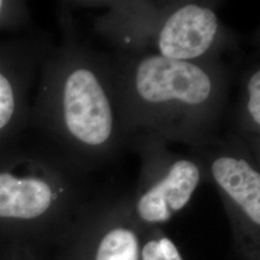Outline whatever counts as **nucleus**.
<instances>
[{"label": "nucleus", "instance_id": "obj_8", "mask_svg": "<svg viewBox=\"0 0 260 260\" xmlns=\"http://www.w3.org/2000/svg\"><path fill=\"white\" fill-rule=\"evenodd\" d=\"M238 93L233 107L229 108L226 122L232 132L260 155V64L254 58L237 73Z\"/></svg>", "mask_w": 260, "mask_h": 260}, {"label": "nucleus", "instance_id": "obj_11", "mask_svg": "<svg viewBox=\"0 0 260 260\" xmlns=\"http://www.w3.org/2000/svg\"><path fill=\"white\" fill-rule=\"evenodd\" d=\"M0 260H42L38 254L18 250H2L0 251Z\"/></svg>", "mask_w": 260, "mask_h": 260}, {"label": "nucleus", "instance_id": "obj_4", "mask_svg": "<svg viewBox=\"0 0 260 260\" xmlns=\"http://www.w3.org/2000/svg\"><path fill=\"white\" fill-rule=\"evenodd\" d=\"M77 172L41 147L0 154V251L37 254L39 245L72 223L77 204Z\"/></svg>", "mask_w": 260, "mask_h": 260}, {"label": "nucleus", "instance_id": "obj_5", "mask_svg": "<svg viewBox=\"0 0 260 260\" xmlns=\"http://www.w3.org/2000/svg\"><path fill=\"white\" fill-rule=\"evenodd\" d=\"M128 149L142 163L135 213L145 223H166L191 201L206 172L204 162L192 151H174L166 141L150 134L133 135Z\"/></svg>", "mask_w": 260, "mask_h": 260}, {"label": "nucleus", "instance_id": "obj_2", "mask_svg": "<svg viewBox=\"0 0 260 260\" xmlns=\"http://www.w3.org/2000/svg\"><path fill=\"white\" fill-rule=\"evenodd\" d=\"M131 137L150 134L190 149L220 137L235 66L183 62L149 53H110ZM131 139V138H130Z\"/></svg>", "mask_w": 260, "mask_h": 260}, {"label": "nucleus", "instance_id": "obj_6", "mask_svg": "<svg viewBox=\"0 0 260 260\" xmlns=\"http://www.w3.org/2000/svg\"><path fill=\"white\" fill-rule=\"evenodd\" d=\"M190 151L201 158L206 172L233 210L254 226L260 225L259 158L232 132Z\"/></svg>", "mask_w": 260, "mask_h": 260}, {"label": "nucleus", "instance_id": "obj_9", "mask_svg": "<svg viewBox=\"0 0 260 260\" xmlns=\"http://www.w3.org/2000/svg\"><path fill=\"white\" fill-rule=\"evenodd\" d=\"M136 233L118 225L106 231L96 243L90 260H141Z\"/></svg>", "mask_w": 260, "mask_h": 260}, {"label": "nucleus", "instance_id": "obj_7", "mask_svg": "<svg viewBox=\"0 0 260 260\" xmlns=\"http://www.w3.org/2000/svg\"><path fill=\"white\" fill-rule=\"evenodd\" d=\"M49 50L50 48L23 62L21 58L24 56L19 51L15 53L11 49L7 51L4 47L0 48V150L4 152L7 150V143L16 135L23 121H30L28 88L35 67L42 65Z\"/></svg>", "mask_w": 260, "mask_h": 260}, {"label": "nucleus", "instance_id": "obj_3", "mask_svg": "<svg viewBox=\"0 0 260 260\" xmlns=\"http://www.w3.org/2000/svg\"><path fill=\"white\" fill-rule=\"evenodd\" d=\"M94 30L114 53H149L183 62H216L236 36L215 5L203 1H108Z\"/></svg>", "mask_w": 260, "mask_h": 260}, {"label": "nucleus", "instance_id": "obj_1", "mask_svg": "<svg viewBox=\"0 0 260 260\" xmlns=\"http://www.w3.org/2000/svg\"><path fill=\"white\" fill-rule=\"evenodd\" d=\"M30 121L41 148L78 174L111 162L128 149L111 56L74 39L48 51L41 65Z\"/></svg>", "mask_w": 260, "mask_h": 260}, {"label": "nucleus", "instance_id": "obj_12", "mask_svg": "<svg viewBox=\"0 0 260 260\" xmlns=\"http://www.w3.org/2000/svg\"><path fill=\"white\" fill-rule=\"evenodd\" d=\"M11 3L6 1H0V24L5 20L8 19V15L10 14L9 8Z\"/></svg>", "mask_w": 260, "mask_h": 260}, {"label": "nucleus", "instance_id": "obj_10", "mask_svg": "<svg viewBox=\"0 0 260 260\" xmlns=\"http://www.w3.org/2000/svg\"><path fill=\"white\" fill-rule=\"evenodd\" d=\"M141 260H182L175 243L167 237L147 242L140 251Z\"/></svg>", "mask_w": 260, "mask_h": 260}]
</instances>
